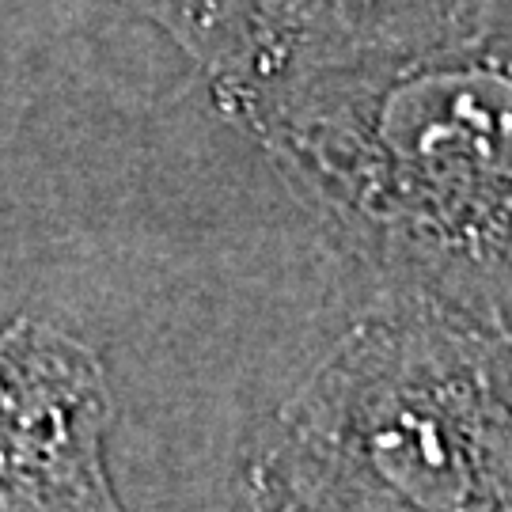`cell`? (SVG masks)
Instances as JSON below:
<instances>
[{
  "label": "cell",
  "instance_id": "6da1fadb",
  "mask_svg": "<svg viewBox=\"0 0 512 512\" xmlns=\"http://www.w3.org/2000/svg\"><path fill=\"white\" fill-rule=\"evenodd\" d=\"M376 296L512 330V0L444 46L217 103Z\"/></svg>",
  "mask_w": 512,
  "mask_h": 512
},
{
  "label": "cell",
  "instance_id": "277c9868",
  "mask_svg": "<svg viewBox=\"0 0 512 512\" xmlns=\"http://www.w3.org/2000/svg\"><path fill=\"white\" fill-rule=\"evenodd\" d=\"M501 0H251V65L232 92L281 76L395 61L471 35Z\"/></svg>",
  "mask_w": 512,
  "mask_h": 512
},
{
  "label": "cell",
  "instance_id": "7a4b0ae2",
  "mask_svg": "<svg viewBox=\"0 0 512 512\" xmlns=\"http://www.w3.org/2000/svg\"><path fill=\"white\" fill-rule=\"evenodd\" d=\"M258 509H512V330L372 296L262 429Z\"/></svg>",
  "mask_w": 512,
  "mask_h": 512
},
{
  "label": "cell",
  "instance_id": "5b68a950",
  "mask_svg": "<svg viewBox=\"0 0 512 512\" xmlns=\"http://www.w3.org/2000/svg\"><path fill=\"white\" fill-rule=\"evenodd\" d=\"M175 42L213 95L236 88L251 65V0H114Z\"/></svg>",
  "mask_w": 512,
  "mask_h": 512
},
{
  "label": "cell",
  "instance_id": "3957f363",
  "mask_svg": "<svg viewBox=\"0 0 512 512\" xmlns=\"http://www.w3.org/2000/svg\"><path fill=\"white\" fill-rule=\"evenodd\" d=\"M114 387L84 338L16 315L0 327V512L118 509Z\"/></svg>",
  "mask_w": 512,
  "mask_h": 512
}]
</instances>
